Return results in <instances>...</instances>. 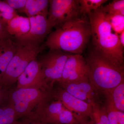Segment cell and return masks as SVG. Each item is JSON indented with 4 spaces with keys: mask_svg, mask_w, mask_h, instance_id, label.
I'll return each mask as SVG.
<instances>
[{
    "mask_svg": "<svg viewBox=\"0 0 124 124\" xmlns=\"http://www.w3.org/2000/svg\"><path fill=\"white\" fill-rule=\"evenodd\" d=\"M89 16V22L94 50L116 66L124 69V47L119 35L113 31L101 8Z\"/></svg>",
    "mask_w": 124,
    "mask_h": 124,
    "instance_id": "6da1fadb",
    "label": "cell"
},
{
    "mask_svg": "<svg viewBox=\"0 0 124 124\" xmlns=\"http://www.w3.org/2000/svg\"><path fill=\"white\" fill-rule=\"evenodd\" d=\"M91 37L89 22L85 17H78L51 32L43 45L50 50L81 54Z\"/></svg>",
    "mask_w": 124,
    "mask_h": 124,
    "instance_id": "7a4b0ae2",
    "label": "cell"
},
{
    "mask_svg": "<svg viewBox=\"0 0 124 124\" xmlns=\"http://www.w3.org/2000/svg\"><path fill=\"white\" fill-rule=\"evenodd\" d=\"M85 60L89 81L99 93L110 91L124 81V69L111 63L94 50Z\"/></svg>",
    "mask_w": 124,
    "mask_h": 124,
    "instance_id": "3957f363",
    "label": "cell"
},
{
    "mask_svg": "<svg viewBox=\"0 0 124 124\" xmlns=\"http://www.w3.org/2000/svg\"><path fill=\"white\" fill-rule=\"evenodd\" d=\"M51 96V91L16 88L9 91L8 101L13 105L19 119L43 110Z\"/></svg>",
    "mask_w": 124,
    "mask_h": 124,
    "instance_id": "277c9868",
    "label": "cell"
},
{
    "mask_svg": "<svg viewBox=\"0 0 124 124\" xmlns=\"http://www.w3.org/2000/svg\"><path fill=\"white\" fill-rule=\"evenodd\" d=\"M45 48L43 45L39 44L18 46L17 52L9 62L4 73L0 77V89L9 91L29 63L37 60V56Z\"/></svg>",
    "mask_w": 124,
    "mask_h": 124,
    "instance_id": "5b68a950",
    "label": "cell"
},
{
    "mask_svg": "<svg viewBox=\"0 0 124 124\" xmlns=\"http://www.w3.org/2000/svg\"><path fill=\"white\" fill-rule=\"evenodd\" d=\"M47 18L52 27L58 29L66 23L79 17V0H49Z\"/></svg>",
    "mask_w": 124,
    "mask_h": 124,
    "instance_id": "8992f818",
    "label": "cell"
},
{
    "mask_svg": "<svg viewBox=\"0 0 124 124\" xmlns=\"http://www.w3.org/2000/svg\"><path fill=\"white\" fill-rule=\"evenodd\" d=\"M71 54L61 50H50L39 61L46 81L51 89L54 83L60 81L64 65Z\"/></svg>",
    "mask_w": 124,
    "mask_h": 124,
    "instance_id": "52a82bcc",
    "label": "cell"
},
{
    "mask_svg": "<svg viewBox=\"0 0 124 124\" xmlns=\"http://www.w3.org/2000/svg\"><path fill=\"white\" fill-rule=\"evenodd\" d=\"M30 29L26 34L15 38L18 46L28 44H41L51 32L52 27L47 17L38 15L28 17Z\"/></svg>",
    "mask_w": 124,
    "mask_h": 124,
    "instance_id": "ba28073f",
    "label": "cell"
},
{
    "mask_svg": "<svg viewBox=\"0 0 124 124\" xmlns=\"http://www.w3.org/2000/svg\"><path fill=\"white\" fill-rule=\"evenodd\" d=\"M17 88L34 89L51 91L46 81L40 63L37 60L29 63L24 71L18 78Z\"/></svg>",
    "mask_w": 124,
    "mask_h": 124,
    "instance_id": "9c48e42d",
    "label": "cell"
},
{
    "mask_svg": "<svg viewBox=\"0 0 124 124\" xmlns=\"http://www.w3.org/2000/svg\"><path fill=\"white\" fill-rule=\"evenodd\" d=\"M89 80L86 60L81 54H71L64 65L59 83L61 86L71 82Z\"/></svg>",
    "mask_w": 124,
    "mask_h": 124,
    "instance_id": "30bf717a",
    "label": "cell"
},
{
    "mask_svg": "<svg viewBox=\"0 0 124 124\" xmlns=\"http://www.w3.org/2000/svg\"><path fill=\"white\" fill-rule=\"evenodd\" d=\"M52 95L62 102L63 106L73 113L76 119H92L91 104L75 97L62 87L52 92Z\"/></svg>",
    "mask_w": 124,
    "mask_h": 124,
    "instance_id": "8fae6325",
    "label": "cell"
},
{
    "mask_svg": "<svg viewBox=\"0 0 124 124\" xmlns=\"http://www.w3.org/2000/svg\"><path fill=\"white\" fill-rule=\"evenodd\" d=\"M44 113L46 122L50 124H74L77 121L73 113L59 100L47 103Z\"/></svg>",
    "mask_w": 124,
    "mask_h": 124,
    "instance_id": "7c38bea8",
    "label": "cell"
},
{
    "mask_svg": "<svg viewBox=\"0 0 124 124\" xmlns=\"http://www.w3.org/2000/svg\"><path fill=\"white\" fill-rule=\"evenodd\" d=\"M61 87L75 97L89 104L94 102L99 103V93L91 85L89 80L71 82Z\"/></svg>",
    "mask_w": 124,
    "mask_h": 124,
    "instance_id": "4fadbf2b",
    "label": "cell"
},
{
    "mask_svg": "<svg viewBox=\"0 0 124 124\" xmlns=\"http://www.w3.org/2000/svg\"><path fill=\"white\" fill-rule=\"evenodd\" d=\"M13 38L0 39V71L1 76L17 52L18 46Z\"/></svg>",
    "mask_w": 124,
    "mask_h": 124,
    "instance_id": "5bb4252c",
    "label": "cell"
},
{
    "mask_svg": "<svg viewBox=\"0 0 124 124\" xmlns=\"http://www.w3.org/2000/svg\"><path fill=\"white\" fill-rule=\"evenodd\" d=\"M7 31L14 38L26 33L30 29V23L27 17L16 16L7 23Z\"/></svg>",
    "mask_w": 124,
    "mask_h": 124,
    "instance_id": "9a60e30c",
    "label": "cell"
},
{
    "mask_svg": "<svg viewBox=\"0 0 124 124\" xmlns=\"http://www.w3.org/2000/svg\"><path fill=\"white\" fill-rule=\"evenodd\" d=\"M49 7L48 0H27L24 8L19 11L26 14L27 17L38 15L47 17Z\"/></svg>",
    "mask_w": 124,
    "mask_h": 124,
    "instance_id": "2e32d148",
    "label": "cell"
},
{
    "mask_svg": "<svg viewBox=\"0 0 124 124\" xmlns=\"http://www.w3.org/2000/svg\"><path fill=\"white\" fill-rule=\"evenodd\" d=\"M105 98L104 105L110 124H124V112L115 108L108 91L102 93Z\"/></svg>",
    "mask_w": 124,
    "mask_h": 124,
    "instance_id": "e0dca14e",
    "label": "cell"
},
{
    "mask_svg": "<svg viewBox=\"0 0 124 124\" xmlns=\"http://www.w3.org/2000/svg\"><path fill=\"white\" fill-rule=\"evenodd\" d=\"M108 91L115 108L124 112V81Z\"/></svg>",
    "mask_w": 124,
    "mask_h": 124,
    "instance_id": "ac0fdd59",
    "label": "cell"
},
{
    "mask_svg": "<svg viewBox=\"0 0 124 124\" xmlns=\"http://www.w3.org/2000/svg\"><path fill=\"white\" fill-rule=\"evenodd\" d=\"M18 119L13 106L8 101L0 107V124H11Z\"/></svg>",
    "mask_w": 124,
    "mask_h": 124,
    "instance_id": "d6986e66",
    "label": "cell"
},
{
    "mask_svg": "<svg viewBox=\"0 0 124 124\" xmlns=\"http://www.w3.org/2000/svg\"><path fill=\"white\" fill-rule=\"evenodd\" d=\"M92 117L90 120L93 124H110L107 114L104 106H102L99 103H92Z\"/></svg>",
    "mask_w": 124,
    "mask_h": 124,
    "instance_id": "ffe728a7",
    "label": "cell"
},
{
    "mask_svg": "<svg viewBox=\"0 0 124 124\" xmlns=\"http://www.w3.org/2000/svg\"><path fill=\"white\" fill-rule=\"evenodd\" d=\"M11 124H50L45 118L44 110L27 116L20 117Z\"/></svg>",
    "mask_w": 124,
    "mask_h": 124,
    "instance_id": "44dd1931",
    "label": "cell"
},
{
    "mask_svg": "<svg viewBox=\"0 0 124 124\" xmlns=\"http://www.w3.org/2000/svg\"><path fill=\"white\" fill-rule=\"evenodd\" d=\"M103 13L115 33L118 35L124 31V16L118 14Z\"/></svg>",
    "mask_w": 124,
    "mask_h": 124,
    "instance_id": "7402d4cb",
    "label": "cell"
},
{
    "mask_svg": "<svg viewBox=\"0 0 124 124\" xmlns=\"http://www.w3.org/2000/svg\"><path fill=\"white\" fill-rule=\"evenodd\" d=\"M80 13L89 15L93 11L98 9L102 5L106 2L107 0H79Z\"/></svg>",
    "mask_w": 124,
    "mask_h": 124,
    "instance_id": "603a6c76",
    "label": "cell"
},
{
    "mask_svg": "<svg viewBox=\"0 0 124 124\" xmlns=\"http://www.w3.org/2000/svg\"><path fill=\"white\" fill-rule=\"evenodd\" d=\"M105 14H118L124 16V0H114L104 6L100 7Z\"/></svg>",
    "mask_w": 124,
    "mask_h": 124,
    "instance_id": "cb8c5ba5",
    "label": "cell"
},
{
    "mask_svg": "<svg viewBox=\"0 0 124 124\" xmlns=\"http://www.w3.org/2000/svg\"><path fill=\"white\" fill-rule=\"evenodd\" d=\"M18 15L16 10L4 1L0 0V18L6 22Z\"/></svg>",
    "mask_w": 124,
    "mask_h": 124,
    "instance_id": "d4e9b609",
    "label": "cell"
},
{
    "mask_svg": "<svg viewBox=\"0 0 124 124\" xmlns=\"http://www.w3.org/2000/svg\"><path fill=\"white\" fill-rule=\"evenodd\" d=\"M4 1L14 9L19 10L24 8L27 0H5Z\"/></svg>",
    "mask_w": 124,
    "mask_h": 124,
    "instance_id": "484cf974",
    "label": "cell"
},
{
    "mask_svg": "<svg viewBox=\"0 0 124 124\" xmlns=\"http://www.w3.org/2000/svg\"><path fill=\"white\" fill-rule=\"evenodd\" d=\"M14 37L9 34L7 28V23L0 18V39Z\"/></svg>",
    "mask_w": 124,
    "mask_h": 124,
    "instance_id": "4316f807",
    "label": "cell"
},
{
    "mask_svg": "<svg viewBox=\"0 0 124 124\" xmlns=\"http://www.w3.org/2000/svg\"><path fill=\"white\" fill-rule=\"evenodd\" d=\"M8 92L0 89V107L8 101Z\"/></svg>",
    "mask_w": 124,
    "mask_h": 124,
    "instance_id": "83f0119b",
    "label": "cell"
},
{
    "mask_svg": "<svg viewBox=\"0 0 124 124\" xmlns=\"http://www.w3.org/2000/svg\"><path fill=\"white\" fill-rule=\"evenodd\" d=\"M77 121L74 124H93L91 120H89L88 119L81 118L76 119Z\"/></svg>",
    "mask_w": 124,
    "mask_h": 124,
    "instance_id": "f1b7e54d",
    "label": "cell"
},
{
    "mask_svg": "<svg viewBox=\"0 0 124 124\" xmlns=\"http://www.w3.org/2000/svg\"><path fill=\"white\" fill-rule=\"evenodd\" d=\"M119 40L123 47L124 46V31L119 35Z\"/></svg>",
    "mask_w": 124,
    "mask_h": 124,
    "instance_id": "f546056e",
    "label": "cell"
},
{
    "mask_svg": "<svg viewBox=\"0 0 124 124\" xmlns=\"http://www.w3.org/2000/svg\"><path fill=\"white\" fill-rule=\"evenodd\" d=\"M1 77V74L0 73V77Z\"/></svg>",
    "mask_w": 124,
    "mask_h": 124,
    "instance_id": "4dcf8cb0",
    "label": "cell"
}]
</instances>
